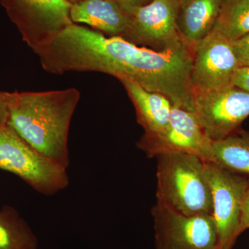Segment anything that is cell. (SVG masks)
Segmentation results:
<instances>
[{
	"instance_id": "cell-1",
	"label": "cell",
	"mask_w": 249,
	"mask_h": 249,
	"mask_svg": "<svg viewBox=\"0 0 249 249\" xmlns=\"http://www.w3.org/2000/svg\"><path fill=\"white\" fill-rule=\"evenodd\" d=\"M80 98L76 88L7 93V124L31 146L67 169L69 129Z\"/></svg>"
},
{
	"instance_id": "cell-2",
	"label": "cell",
	"mask_w": 249,
	"mask_h": 249,
	"mask_svg": "<svg viewBox=\"0 0 249 249\" xmlns=\"http://www.w3.org/2000/svg\"><path fill=\"white\" fill-rule=\"evenodd\" d=\"M157 158V203L185 215L212 214V194L205 174V160L182 153Z\"/></svg>"
},
{
	"instance_id": "cell-3",
	"label": "cell",
	"mask_w": 249,
	"mask_h": 249,
	"mask_svg": "<svg viewBox=\"0 0 249 249\" xmlns=\"http://www.w3.org/2000/svg\"><path fill=\"white\" fill-rule=\"evenodd\" d=\"M0 169L14 173L47 196L66 188V168L36 150L9 124L0 127Z\"/></svg>"
},
{
	"instance_id": "cell-4",
	"label": "cell",
	"mask_w": 249,
	"mask_h": 249,
	"mask_svg": "<svg viewBox=\"0 0 249 249\" xmlns=\"http://www.w3.org/2000/svg\"><path fill=\"white\" fill-rule=\"evenodd\" d=\"M205 174L212 194L217 249H232L240 235L241 218L249 189V178L209 161H205Z\"/></svg>"
},
{
	"instance_id": "cell-5",
	"label": "cell",
	"mask_w": 249,
	"mask_h": 249,
	"mask_svg": "<svg viewBox=\"0 0 249 249\" xmlns=\"http://www.w3.org/2000/svg\"><path fill=\"white\" fill-rule=\"evenodd\" d=\"M23 38L36 53L73 24L67 0H0Z\"/></svg>"
},
{
	"instance_id": "cell-6",
	"label": "cell",
	"mask_w": 249,
	"mask_h": 249,
	"mask_svg": "<svg viewBox=\"0 0 249 249\" xmlns=\"http://www.w3.org/2000/svg\"><path fill=\"white\" fill-rule=\"evenodd\" d=\"M212 142L193 111L173 106L168 126L158 133L143 134L137 145L150 158L182 153L210 162Z\"/></svg>"
},
{
	"instance_id": "cell-7",
	"label": "cell",
	"mask_w": 249,
	"mask_h": 249,
	"mask_svg": "<svg viewBox=\"0 0 249 249\" xmlns=\"http://www.w3.org/2000/svg\"><path fill=\"white\" fill-rule=\"evenodd\" d=\"M155 249H217L212 214L185 215L156 203L152 209Z\"/></svg>"
},
{
	"instance_id": "cell-8",
	"label": "cell",
	"mask_w": 249,
	"mask_h": 249,
	"mask_svg": "<svg viewBox=\"0 0 249 249\" xmlns=\"http://www.w3.org/2000/svg\"><path fill=\"white\" fill-rule=\"evenodd\" d=\"M194 94V113L213 142L234 133L249 116V93L232 84Z\"/></svg>"
},
{
	"instance_id": "cell-9",
	"label": "cell",
	"mask_w": 249,
	"mask_h": 249,
	"mask_svg": "<svg viewBox=\"0 0 249 249\" xmlns=\"http://www.w3.org/2000/svg\"><path fill=\"white\" fill-rule=\"evenodd\" d=\"M179 5L180 0H151L132 9L124 40L157 51L183 43L178 27Z\"/></svg>"
},
{
	"instance_id": "cell-10",
	"label": "cell",
	"mask_w": 249,
	"mask_h": 249,
	"mask_svg": "<svg viewBox=\"0 0 249 249\" xmlns=\"http://www.w3.org/2000/svg\"><path fill=\"white\" fill-rule=\"evenodd\" d=\"M232 41L217 31L211 33L196 43L191 71L195 91H206L231 85L238 68Z\"/></svg>"
},
{
	"instance_id": "cell-11",
	"label": "cell",
	"mask_w": 249,
	"mask_h": 249,
	"mask_svg": "<svg viewBox=\"0 0 249 249\" xmlns=\"http://www.w3.org/2000/svg\"><path fill=\"white\" fill-rule=\"evenodd\" d=\"M70 18L74 24H84L109 37L124 38L131 16L109 0H82L71 4Z\"/></svg>"
},
{
	"instance_id": "cell-12",
	"label": "cell",
	"mask_w": 249,
	"mask_h": 249,
	"mask_svg": "<svg viewBox=\"0 0 249 249\" xmlns=\"http://www.w3.org/2000/svg\"><path fill=\"white\" fill-rule=\"evenodd\" d=\"M133 103L137 122L144 134L161 132L169 124L173 105L164 95L147 91L129 80H120Z\"/></svg>"
},
{
	"instance_id": "cell-13",
	"label": "cell",
	"mask_w": 249,
	"mask_h": 249,
	"mask_svg": "<svg viewBox=\"0 0 249 249\" xmlns=\"http://www.w3.org/2000/svg\"><path fill=\"white\" fill-rule=\"evenodd\" d=\"M222 0H181L178 27L181 38L189 45L206 37L213 29Z\"/></svg>"
},
{
	"instance_id": "cell-14",
	"label": "cell",
	"mask_w": 249,
	"mask_h": 249,
	"mask_svg": "<svg viewBox=\"0 0 249 249\" xmlns=\"http://www.w3.org/2000/svg\"><path fill=\"white\" fill-rule=\"evenodd\" d=\"M211 163L232 173L249 176V132L237 129L212 142Z\"/></svg>"
},
{
	"instance_id": "cell-15",
	"label": "cell",
	"mask_w": 249,
	"mask_h": 249,
	"mask_svg": "<svg viewBox=\"0 0 249 249\" xmlns=\"http://www.w3.org/2000/svg\"><path fill=\"white\" fill-rule=\"evenodd\" d=\"M38 241L27 222L9 206L0 210V249H37Z\"/></svg>"
},
{
	"instance_id": "cell-16",
	"label": "cell",
	"mask_w": 249,
	"mask_h": 249,
	"mask_svg": "<svg viewBox=\"0 0 249 249\" xmlns=\"http://www.w3.org/2000/svg\"><path fill=\"white\" fill-rule=\"evenodd\" d=\"M213 31L234 41L249 33V0H222Z\"/></svg>"
},
{
	"instance_id": "cell-17",
	"label": "cell",
	"mask_w": 249,
	"mask_h": 249,
	"mask_svg": "<svg viewBox=\"0 0 249 249\" xmlns=\"http://www.w3.org/2000/svg\"><path fill=\"white\" fill-rule=\"evenodd\" d=\"M232 49L239 67L249 66V33L240 38L232 41Z\"/></svg>"
},
{
	"instance_id": "cell-18",
	"label": "cell",
	"mask_w": 249,
	"mask_h": 249,
	"mask_svg": "<svg viewBox=\"0 0 249 249\" xmlns=\"http://www.w3.org/2000/svg\"><path fill=\"white\" fill-rule=\"evenodd\" d=\"M231 84L249 93V66L240 67L236 70Z\"/></svg>"
},
{
	"instance_id": "cell-19",
	"label": "cell",
	"mask_w": 249,
	"mask_h": 249,
	"mask_svg": "<svg viewBox=\"0 0 249 249\" xmlns=\"http://www.w3.org/2000/svg\"><path fill=\"white\" fill-rule=\"evenodd\" d=\"M120 6L126 12L128 13L132 9L146 5L151 0H109Z\"/></svg>"
},
{
	"instance_id": "cell-20",
	"label": "cell",
	"mask_w": 249,
	"mask_h": 249,
	"mask_svg": "<svg viewBox=\"0 0 249 249\" xmlns=\"http://www.w3.org/2000/svg\"><path fill=\"white\" fill-rule=\"evenodd\" d=\"M9 119L7 92L0 91V127L7 124Z\"/></svg>"
},
{
	"instance_id": "cell-21",
	"label": "cell",
	"mask_w": 249,
	"mask_h": 249,
	"mask_svg": "<svg viewBox=\"0 0 249 249\" xmlns=\"http://www.w3.org/2000/svg\"><path fill=\"white\" fill-rule=\"evenodd\" d=\"M249 229V189L246 196L245 204H244L243 212L241 218L240 232L245 231Z\"/></svg>"
},
{
	"instance_id": "cell-22",
	"label": "cell",
	"mask_w": 249,
	"mask_h": 249,
	"mask_svg": "<svg viewBox=\"0 0 249 249\" xmlns=\"http://www.w3.org/2000/svg\"><path fill=\"white\" fill-rule=\"evenodd\" d=\"M69 3H70L71 4H76V3L78 2V1H82V0H67Z\"/></svg>"
},
{
	"instance_id": "cell-23",
	"label": "cell",
	"mask_w": 249,
	"mask_h": 249,
	"mask_svg": "<svg viewBox=\"0 0 249 249\" xmlns=\"http://www.w3.org/2000/svg\"><path fill=\"white\" fill-rule=\"evenodd\" d=\"M180 1H181V0H180Z\"/></svg>"
}]
</instances>
